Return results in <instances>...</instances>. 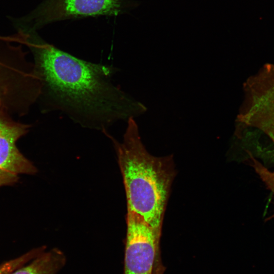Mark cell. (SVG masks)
Segmentation results:
<instances>
[{
  "mask_svg": "<svg viewBox=\"0 0 274 274\" xmlns=\"http://www.w3.org/2000/svg\"><path fill=\"white\" fill-rule=\"evenodd\" d=\"M38 56L58 106L82 126L107 130L143 111L140 103L112 83L113 66L81 59L47 43L39 46Z\"/></svg>",
  "mask_w": 274,
  "mask_h": 274,
  "instance_id": "6da1fadb",
  "label": "cell"
},
{
  "mask_svg": "<svg viewBox=\"0 0 274 274\" xmlns=\"http://www.w3.org/2000/svg\"><path fill=\"white\" fill-rule=\"evenodd\" d=\"M122 143L107 130L117 153L126 192L127 210L142 217L151 226L161 231L164 213L175 168L170 157L150 154L142 143L137 124L128 119Z\"/></svg>",
  "mask_w": 274,
  "mask_h": 274,
  "instance_id": "7a4b0ae2",
  "label": "cell"
},
{
  "mask_svg": "<svg viewBox=\"0 0 274 274\" xmlns=\"http://www.w3.org/2000/svg\"><path fill=\"white\" fill-rule=\"evenodd\" d=\"M246 101L240 120L266 134L274 143V64L264 65L245 85Z\"/></svg>",
  "mask_w": 274,
  "mask_h": 274,
  "instance_id": "3957f363",
  "label": "cell"
},
{
  "mask_svg": "<svg viewBox=\"0 0 274 274\" xmlns=\"http://www.w3.org/2000/svg\"><path fill=\"white\" fill-rule=\"evenodd\" d=\"M124 274H152L161 231L127 210Z\"/></svg>",
  "mask_w": 274,
  "mask_h": 274,
  "instance_id": "277c9868",
  "label": "cell"
},
{
  "mask_svg": "<svg viewBox=\"0 0 274 274\" xmlns=\"http://www.w3.org/2000/svg\"><path fill=\"white\" fill-rule=\"evenodd\" d=\"M132 0H45L38 9L39 25L64 20L100 16H118L129 12Z\"/></svg>",
  "mask_w": 274,
  "mask_h": 274,
  "instance_id": "5b68a950",
  "label": "cell"
},
{
  "mask_svg": "<svg viewBox=\"0 0 274 274\" xmlns=\"http://www.w3.org/2000/svg\"><path fill=\"white\" fill-rule=\"evenodd\" d=\"M24 126L0 118V168L15 175L32 174L36 168L17 148V141L25 133Z\"/></svg>",
  "mask_w": 274,
  "mask_h": 274,
  "instance_id": "8992f818",
  "label": "cell"
},
{
  "mask_svg": "<svg viewBox=\"0 0 274 274\" xmlns=\"http://www.w3.org/2000/svg\"><path fill=\"white\" fill-rule=\"evenodd\" d=\"M65 263V257L57 249L44 251L12 274H56Z\"/></svg>",
  "mask_w": 274,
  "mask_h": 274,
  "instance_id": "52a82bcc",
  "label": "cell"
},
{
  "mask_svg": "<svg viewBox=\"0 0 274 274\" xmlns=\"http://www.w3.org/2000/svg\"><path fill=\"white\" fill-rule=\"evenodd\" d=\"M44 247L35 248L14 259L0 263V274H12L45 250Z\"/></svg>",
  "mask_w": 274,
  "mask_h": 274,
  "instance_id": "ba28073f",
  "label": "cell"
},
{
  "mask_svg": "<svg viewBox=\"0 0 274 274\" xmlns=\"http://www.w3.org/2000/svg\"><path fill=\"white\" fill-rule=\"evenodd\" d=\"M254 166L261 179L274 193V171L271 172L254 160Z\"/></svg>",
  "mask_w": 274,
  "mask_h": 274,
  "instance_id": "9c48e42d",
  "label": "cell"
},
{
  "mask_svg": "<svg viewBox=\"0 0 274 274\" xmlns=\"http://www.w3.org/2000/svg\"><path fill=\"white\" fill-rule=\"evenodd\" d=\"M17 180V175L0 168V187L14 183Z\"/></svg>",
  "mask_w": 274,
  "mask_h": 274,
  "instance_id": "30bf717a",
  "label": "cell"
}]
</instances>
